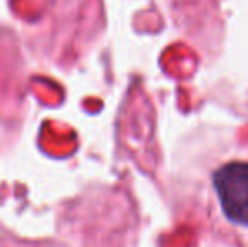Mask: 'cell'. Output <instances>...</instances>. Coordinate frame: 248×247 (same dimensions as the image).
<instances>
[{
	"mask_svg": "<svg viewBox=\"0 0 248 247\" xmlns=\"http://www.w3.org/2000/svg\"><path fill=\"white\" fill-rule=\"evenodd\" d=\"M208 191L216 220L248 237V159L235 158L216 166L209 175Z\"/></svg>",
	"mask_w": 248,
	"mask_h": 247,
	"instance_id": "1",
	"label": "cell"
}]
</instances>
